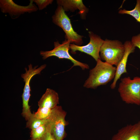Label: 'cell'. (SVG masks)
I'll return each instance as SVG.
<instances>
[{"mask_svg": "<svg viewBox=\"0 0 140 140\" xmlns=\"http://www.w3.org/2000/svg\"><path fill=\"white\" fill-rule=\"evenodd\" d=\"M95 67L89 71V77L83 86L87 88L95 89L98 87L107 85L114 79L116 67L98 59Z\"/></svg>", "mask_w": 140, "mask_h": 140, "instance_id": "cell-1", "label": "cell"}, {"mask_svg": "<svg viewBox=\"0 0 140 140\" xmlns=\"http://www.w3.org/2000/svg\"><path fill=\"white\" fill-rule=\"evenodd\" d=\"M118 91L126 103L140 106V77L135 76L132 79L129 76L121 79Z\"/></svg>", "mask_w": 140, "mask_h": 140, "instance_id": "cell-2", "label": "cell"}, {"mask_svg": "<svg viewBox=\"0 0 140 140\" xmlns=\"http://www.w3.org/2000/svg\"><path fill=\"white\" fill-rule=\"evenodd\" d=\"M124 52V45L121 41L106 39L101 47L100 55L101 59L117 67Z\"/></svg>", "mask_w": 140, "mask_h": 140, "instance_id": "cell-3", "label": "cell"}, {"mask_svg": "<svg viewBox=\"0 0 140 140\" xmlns=\"http://www.w3.org/2000/svg\"><path fill=\"white\" fill-rule=\"evenodd\" d=\"M52 19L53 22L62 28L65 32L66 39L69 40L71 43H74L78 46H80L83 43V37L74 31L70 19L61 6H58Z\"/></svg>", "mask_w": 140, "mask_h": 140, "instance_id": "cell-4", "label": "cell"}, {"mask_svg": "<svg viewBox=\"0 0 140 140\" xmlns=\"http://www.w3.org/2000/svg\"><path fill=\"white\" fill-rule=\"evenodd\" d=\"M46 66V64H44L38 68H37L38 66L33 67L32 65L30 64L28 65V70L26 68H25V73L21 75V77L25 83L22 95L23 109L21 114L26 121L29 120L32 114L31 111L30 106L29 104L31 96L30 83L31 79L35 75L40 74L41 71L45 68Z\"/></svg>", "mask_w": 140, "mask_h": 140, "instance_id": "cell-5", "label": "cell"}, {"mask_svg": "<svg viewBox=\"0 0 140 140\" xmlns=\"http://www.w3.org/2000/svg\"><path fill=\"white\" fill-rule=\"evenodd\" d=\"M66 112L61 106H57L52 109L47 119L51 127V133L57 140H63L66 136L65 127L67 122L65 120Z\"/></svg>", "mask_w": 140, "mask_h": 140, "instance_id": "cell-6", "label": "cell"}, {"mask_svg": "<svg viewBox=\"0 0 140 140\" xmlns=\"http://www.w3.org/2000/svg\"><path fill=\"white\" fill-rule=\"evenodd\" d=\"M70 43L71 41L66 39L63 41L61 44H60L58 41L54 42V48L53 49L49 51H40V55L42 56L43 60L54 56L60 59H66L70 60L73 64V67L79 66L83 70L89 69V66L88 65L76 60L70 55L69 50L70 49Z\"/></svg>", "mask_w": 140, "mask_h": 140, "instance_id": "cell-7", "label": "cell"}, {"mask_svg": "<svg viewBox=\"0 0 140 140\" xmlns=\"http://www.w3.org/2000/svg\"><path fill=\"white\" fill-rule=\"evenodd\" d=\"M88 33L90 40L87 44L80 46L74 44H70V49L73 54H74L77 51L83 52L91 56L96 61L98 59H101L99 53L104 40L92 32L89 31Z\"/></svg>", "mask_w": 140, "mask_h": 140, "instance_id": "cell-8", "label": "cell"}, {"mask_svg": "<svg viewBox=\"0 0 140 140\" xmlns=\"http://www.w3.org/2000/svg\"><path fill=\"white\" fill-rule=\"evenodd\" d=\"M33 2V0H30L28 5L22 6L17 4L12 0H0V8L2 12L8 13L12 18L16 19L25 13L37 11L38 8Z\"/></svg>", "mask_w": 140, "mask_h": 140, "instance_id": "cell-9", "label": "cell"}, {"mask_svg": "<svg viewBox=\"0 0 140 140\" xmlns=\"http://www.w3.org/2000/svg\"><path fill=\"white\" fill-rule=\"evenodd\" d=\"M111 140H140V121L120 129Z\"/></svg>", "mask_w": 140, "mask_h": 140, "instance_id": "cell-10", "label": "cell"}, {"mask_svg": "<svg viewBox=\"0 0 140 140\" xmlns=\"http://www.w3.org/2000/svg\"><path fill=\"white\" fill-rule=\"evenodd\" d=\"M125 52L121 60L116 67V71L115 78L110 86L111 89H114L117 81L123 73H127L126 65L128 57L130 54L134 53L136 48L130 41L126 40L123 44Z\"/></svg>", "mask_w": 140, "mask_h": 140, "instance_id": "cell-11", "label": "cell"}, {"mask_svg": "<svg viewBox=\"0 0 140 140\" xmlns=\"http://www.w3.org/2000/svg\"><path fill=\"white\" fill-rule=\"evenodd\" d=\"M58 5L61 6L65 11H70L72 12L79 10V12L81 18L83 19L86 18L88 9L83 4L81 0H57Z\"/></svg>", "mask_w": 140, "mask_h": 140, "instance_id": "cell-12", "label": "cell"}, {"mask_svg": "<svg viewBox=\"0 0 140 140\" xmlns=\"http://www.w3.org/2000/svg\"><path fill=\"white\" fill-rule=\"evenodd\" d=\"M59 103L58 93L52 89L47 88L38 101V105L39 107H45L52 109Z\"/></svg>", "mask_w": 140, "mask_h": 140, "instance_id": "cell-13", "label": "cell"}, {"mask_svg": "<svg viewBox=\"0 0 140 140\" xmlns=\"http://www.w3.org/2000/svg\"><path fill=\"white\" fill-rule=\"evenodd\" d=\"M48 123L47 119L41 120L36 117L33 114L27 121L26 127L31 130L36 129L41 125Z\"/></svg>", "mask_w": 140, "mask_h": 140, "instance_id": "cell-14", "label": "cell"}, {"mask_svg": "<svg viewBox=\"0 0 140 140\" xmlns=\"http://www.w3.org/2000/svg\"><path fill=\"white\" fill-rule=\"evenodd\" d=\"M118 13L120 14H127L133 17L137 21L140 23V0H137L135 8L130 10L125 9L120 10Z\"/></svg>", "mask_w": 140, "mask_h": 140, "instance_id": "cell-15", "label": "cell"}, {"mask_svg": "<svg viewBox=\"0 0 140 140\" xmlns=\"http://www.w3.org/2000/svg\"><path fill=\"white\" fill-rule=\"evenodd\" d=\"M48 123L31 130L30 132V140H39L46 132Z\"/></svg>", "mask_w": 140, "mask_h": 140, "instance_id": "cell-16", "label": "cell"}, {"mask_svg": "<svg viewBox=\"0 0 140 140\" xmlns=\"http://www.w3.org/2000/svg\"><path fill=\"white\" fill-rule=\"evenodd\" d=\"M52 109L45 107H39L37 111L33 114L37 118L46 120L50 116Z\"/></svg>", "mask_w": 140, "mask_h": 140, "instance_id": "cell-17", "label": "cell"}, {"mask_svg": "<svg viewBox=\"0 0 140 140\" xmlns=\"http://www.w3.org/2000/svg\"><path fill=\"white\" fill-rule=\"evenodd\" d=\"M53 1V0H33V2L38 6L39 10L46 8L49 4H51Z\"/></svg>", "mask_w": 140, "mask_h": 140, "instance_id": "cell-18", "label": "cell"}, {"mask_svg": "<svg viewBox=\"0 0 140 140\" xmlns=\"http://www.w3.org/2000/svg\"><path fill=\"white\" fill-rule=\"evenodd\" d=\"M51 130V125L48 123L46 132L39 140H57L52 135Z\"/></svg>", "mask_w": 140, "mask_h": 140, "instance_id": "cell-19", "label": "cell"}, {"mask_svg": "<svg viewBox=\"0 0 140 140\" xmlns=\"http://www.w3.org/2000/svg\"><path fill=\"white\" fill-rule=\"evenodd\" d=\"M135 47H137L140 50V33L132 37L131 41Z\"/></svg>", "mask_w": 140, "mask_h": 140, "instance_id": "cell-20", "label": "cell"}]
</instances>
